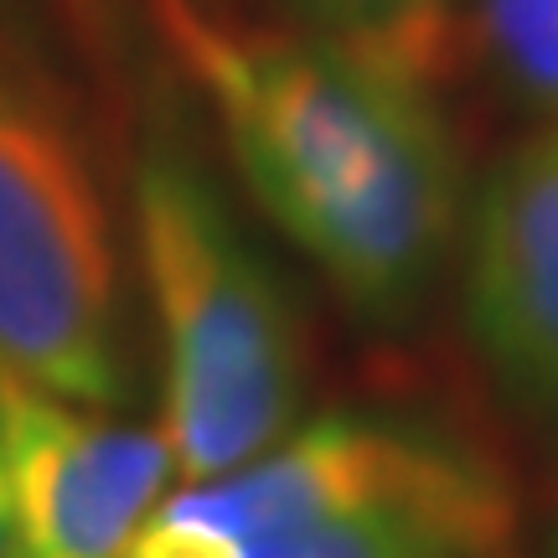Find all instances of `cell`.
<instances>
[{"label":"cell","instance_id":"cell-7","mask_svg":"<svg viewBox=\"0 0 558 558\" xmlns=\"http://www.w3.org/2000/svg\"><path fill=\"white\" fill-rule=\"evenodd\" d=\"M295 11L311 21V37L409 73L429 88L456 58L450 0H295Z\"/></svg>","mask_w":558,"mask_h":558},{"label":"cell","instance_id":"cell-9","mask_svg":"<svg viewBox=\"0 0 558 558\" xmlns=\"http://www.w3.org/2000/svg\"><path fill=\"white\" fill-rule=\"evenodd\" d=\"M0 558H26L21 554L16 501H11V476H5V450H0Z\"/></svg>","mask_w":558,"mask_h":558},{"label":"cell","instance_id":"cell-3","mask_svg":"<svg viewBox=\"0 0 558 558\" xmlns=\"http://www.w3.org/2000/svg\"><path fill=\"white\" fill-rule=\"evenodd\" d=\"M0 373L109 409L124 393L120 248L78 94L0 11Z\"/></svg>","mask_w":558,"mask_h":558},{"label":"cell","instance_id":"cell-1","mask_svg":"<svg viewBox=\"0 0 558 558\" xmlns=\"http://www.w3.org/2000/svg\"><path fill=\"white\" fill-rule=\"evenodd\" d=\"M218 104L264 213L362 316H409L460 222V166L429 83L320 37L239 32L197 0H156Z\"/></svg>","mask_w":558,"mask_h":558},{"label":"cell","instance_id":"cell-6","mask_svg":"<svg viewBox=\"0 0 558 558\" xmlns=\"http://www.w3.org/2000/svg\"><path fill=\"white\" fill-rule=\"evenodd\" d=\"M507 538V497L471 460L439 481L337 518L264 533L218 558H486Z\"/></svg>","mask_w":558,"mask_h":558},{"label":"cell","instance_id":"cell-2","mask_svg":"<svg viewBox=\"0 0 558 558\" xmlns=\"http://www.w3.org/2000/svg\"><path fill=\"white\" fill-rule=\"evenodd\" d=\"M135 243L166 347V445L192 486L239 471L290 435L305 341L192 160L156 150L135 171Z\"/></svg>","mask_w":558,"mask_h":558},{"label":"cell","instance_id":"cell-8","mask_svg":"<svg viewBox=\"0 0 558 558\" xmlns=\"http://www.w3.org/2000/svg\"><path fill=\"white\" fill-rule=\"evenodd\" d=\"M476 32L501 78L558 114V0H476Z\"/></svg>","mask_w":558,"mask_h":558},{"label":"cell","instance_id":"cell-4","mask_svg":"<svg viewBox=\"0 0 558 558\" xmlns=\"http://www.w3.org/2000/svg\"><path fill=\"white\" fill-rule=\"evenodd\" d=\"M0 450L26 558H130L177 471L160 429L114 424L0 373Z\"/></svg>","mask_w":558,"mask_h":558},{"label":"cell","instance_id":"cell-5","mask_svg":"<svg viewBox=\"0 0 558 558\" xmlns=\"http://www.w3.org/2000/svg\"><path fill=\"white\" fill-rule=\"evenodd\" d=\"M465 275L492 367L558 424V130L522 140L481 181Z\"/></svg>","mask_w":558,"mask_h":558}]
</instances>
